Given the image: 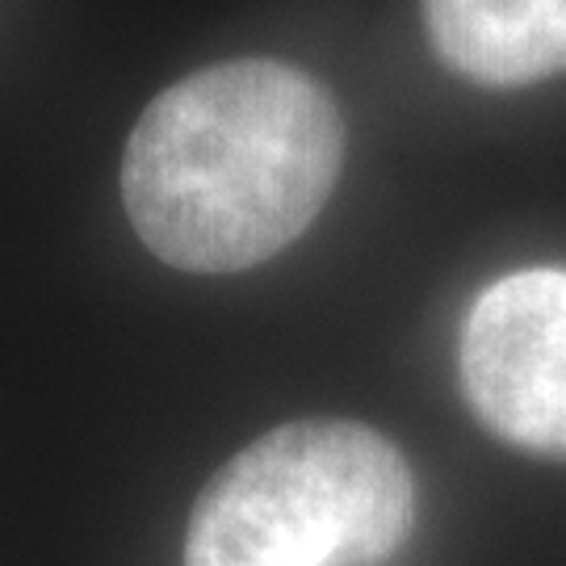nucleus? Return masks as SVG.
Here are the masks:
<instances>
[{"label":"nucleus","instance_id":"f257e3e1","mask_svg":"<svg viewBox=\"0 0 566 566\" xmlns=\"http://www.w3.org/2000/svg\"><path fill=\"white\" fill-rule=\"evenodd\" d=\"M340 164L344 118L324 84L277 60H231L143 109L122 156V202L164 264L240 273L315 223Z\"/></svg>","mask_w":566,"mask_h":566},{"label":"nucleus","instance_id":"f03ea898","mask_svg":"<svg viewBox=\"0 0 566 566\" xmlns=\"http://www.w3.org/2000/svg\"><path fill=\"white\" fill-rule=\"evenodd\" d=\"M416 525V479L357 420H294L206 483L185 566H378Z\"/></svg>","mask_w":566,"mask_h":566},{"label":"nucleus","instance_id":"7ed1b4c3","mask_svg":"<svg viewBox=\"0 0 566 566\" xmlns=\"http://www.w3.org/2000/svg\"><path fill=\"white\" fill-rule=\"evenodd\" d=\"M462 386L500 441L566 458V273L521 269L474 298L462 327Z\"/></svg>","mask_w":566,"mask_h":566},{"label":"nucleus","instance_id":"20e7f679","mask_svg":"<svg viewBox=\"0 0 566 566\" xmlns=\"http://www.w3.org/2000/svg\"><path fill=\"white\" fill-rule=\"evenodd\" d=\"M437 55L486 88L566 72V0H424Z\"/></svg>","mask_w":566,"mask_h":566}]
</instances>
